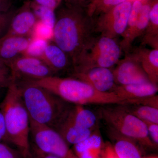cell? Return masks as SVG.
<instances>
[{
	"instance_id": "obj_1",
	"label": "cell",
	"mask_w": 158,
	"mask_h": 158,
	"mask_svg": "<svg viewBox=\"0 0 158 158\" xmlns=\"http://www.w3.org/2000/svg\"><path fill=\"white\" fill-rule=\"evenodd\" d=\"M95 21L77 7L63 9L56 16L53 40L74 66L94 38Z\"/></svg>"
},
{
	"instance_id": "obj_2",
	"label": "cell",
	"mask_w": 158,
	"mask_h": 158,
	"mask_svg": "<svg viewBox=\"0 0 158 158\" xmlns=\"http://www.w3.org/2000/svg\"><path fill=\"white\" fill-rule=\"evenodd\" d=\"M44 88L64 101L74 105H127L131 102L113 92H102L77 78L53 76L36 81L22 82Z\"/></svg>"
},
{
	"instance_id": "obj_3",
	"label": "cell",
	"mask_w": 158,
	"mask_h": 158,
	"mask_svg": "<svg viewBox=\"0 0 158 158\" xmlns=\"http://www.w3.org/2000/svg\"><path fill=\"white\" fill-rule=\"evenodd\" d=\"M6 125V143L14 145L23 158L31 155L30 119L23 102L19 86L13 81L0 104Z\"/></svg>"
},
{
	"instance_id": "obj_4",
	"label": "cell",
	"mask_w": 158,
	"mask_h": 158,
	"mask_svg": "<svg viewBox=\"0 0 158 158\" xmlns=\"http://www.w3.org/2000/svg\"><path fill=\"white\" fill-rule=\"evenodd\" d=\"M17 83L30 118L56 129L72 104L41 87L23 82Z\"/></svg>"
},
{
	"instance_id": "obj_5",
	"label": "cell",
	"mask_w": 158,
	"mask_h": 158,
	"mask_svg": "<svg viewBox=\"0 0 158 158\" xmlns=\"http://www.w3.org/2000/svg\"><path fill=\"white\" fill-rule=\"evenodd\" d=\"M99 113L112 131L144 145H153L144 122L130 112L125 105L102 107Z\"/></svg>"
},
{
	"instance_id": "obj_6",
	"label": "cell",
	"mask_w": 158,
	"mask_h": 158,
	"mask_svg": "<svg viewBox=\"0 0 158 158\" xmlns=\"http://www.w3.org/2000/svg\"><path fill=\"white\" fill-rule=\"evenodd\" d=\"M122 51L115 39L94 37L73 66L74 72L95 67L111 69L119 61Z\"/></svg>"
},
{
	"instance_id": "obj_7",
	"label": "cell",
	"mask_w": 158,
	"mask_h": 158,
	"mask_svg": "<svg viewBox=\"0 0 158 158\" xmlns=\"http://www.w3.org/2000/svg\"><path fill=\"white\" fill-rule=\"evenodd\" d=\"M30 119V138L34 149L59 158H78L56 130Z\"/></svg>"
},
{
	"instance_id": "obj_8",
	"label": "cell",
	"mask_w": 158,
	"mask_h": 158,
	"mask_svg": "<svg viewBox=\"0 0 158 158\" xmlns=\"http://www.w3.org/2000/svg\"><path fill=\"white\" fill-rule=\"evenodd\" d=\"M133 2L127 1L111 8L95 21V32L116 39L123 34Z\"/></svg>"
},
{
	"instance_id": "obj_9",
	"label": "cell",
	"mask_w": 158,
	"mask_h": 158,
	"mask_svg": "<svg viewBox=\"0 0 158 158\" xmlns=\"http://www.w3.org/2000/svg\"><path fill=\"white\" fill-rule=\"evenodd\" d=\"M11 69L13 80L23 82L36 81L56 76L41 59L24 55L6 61Z\"/></svg>"
},
{
	"instance_id": "obj_10",
	"label": "cell",
	"mask_w": 158,
	"mask_h": 158,
	"mask_svg": "<svg viewBox=\"0 0 158 158\" xmlns=\"http://www.w3.org/2000/svg\"><path fill=\"white\" fill-rule=\"evenodd\" d=\"M113 70L116 85L150 82L140 63L130 53L126 54L124 59L119 60Z\"/></svg>"
},
{
	"instance_id": "obj_11",
	"label": "cell",
	"mask_w": 158,
	"mask_h": 158,
	"mask_svg": "<svg viewBox=\"0 0 158 158\" xmlns=\"http://www.w3.org/2000/svg\"><path fill=\"white\" fill-rule=\"evenodd\" d=\"M74 76L100 92H112L116 85L110 68L93 67L74 72Z\"/></svg>"
},
{
	"instance_id": "obj_12",
	"label": "cell",
	"mask_w": 158,
	"mask_h": 158,
	"mask_svg": "<svg viewBox=\"0 0 158 158\" xmlns=\"http://www.w3.org/2000/svg\"><path fill=\"white\" fill-rule=\"evenodd\" d=\"M37 19L32 11L30 3H26L11 20L5 36L0 40L11 37H25L30 34Z\"/></svg>"
},
{
	"instance_id": "obj_13",
	"label": "cell",
	"mask_w": 158,
	"mask_h": 158,
	"mask_svg": "<svg viewBox=\"0 0 158 158\" xmlns=\"http://www.w3.org/2000/svg\"><path fill=\"white\" fill-rule=\"evenodd\" d=\"M158 91V86L151 82L116 85L112 92L122 98L129 101L131 104H135L136 99L149 97L156 95Z\"/></svg>"
},
{
	"instance_id": "obj_14",
	"label": "cell",
	"mask_w": 158,
	"mask_h": 158,
	"mask_svg": "<svg viewBox=\"0 0 158 158\" xmlns=\"http://www.w3.org/2000/svg\"><path fill=\"white\" fill-rule=\"evenodd\" d=\"M141 65L152 84L158 86V49L138 48L131 53Z\"/></svg>"
},
{
	"instance_id": "obj_15",
	"label": "cell",
	"mask_w": 158,
	"mask_h": 158,
	"mask_svg": "<svg viewBox=\"0 0 158 158\" xmlns=\"http://www.w3.org/2000/svg\"><path fill=\"white\" fill-rule=\"evenodd\" d=\"M66 116L56 131L67 144L74 145L78 144L88 138L93 133L94 130L77 125L66 118Z\"/></svg>"
},
{
	"instance_id": "obj_16",
	"label": "cell",
	"mask_w": 158,
	"mask_h": 158,
	"mask_svg": "<svg viewBox=\"0 0 158 158\" xmlns=\"http://www.w3.org/2000/svg\"><path fill=\"white\" fill-rule=\"evenodd\" d=\"M40 59L53 71L55 74L65 70L71 63L67 54L55 44H48Z\"/></svg>"
},
{
	"instance_id": "obj_17",
	"label": "cell",
	"mask_w": 158,
	"mask_h": 158,
	"mask_svg": "<svg viewBox=\"0 0 158 158\" xmlns=\"http://www.w3.org/2000/svg\"><path fill=\"white\" fill-rule=\"evenodd\" d=\"M98 130L87 139L74 145L76 155L79 158H100L103 149V142Z\"/></svg>"
},
{
	"instance_id": "obj_18",
	"label": "cell",
	"mask_w": 158,
	"mask_h": 158,
	"mask_svg": "<svg viewBox=\"0 0 158 158\" xmlns=\"http://www.w3.org/2000/svg\"><path fill=\"white\" fill-rule=\"evenodd\" d=\"M31 40L25 37H11L0 40V58L8 61L22 55Z\"/></svg>"
},
{
	"instance_id": "obj_19",
	"label": "cell",
	"mask_w": 158,
	"mask_h": 158,
	"mask_svg": "<svg viewBox=\"0 0 158 158\" xmlns=\"http://www.w3.org/2000/svg\"><path fill=\"white\" fill-rule=\"evenodd\" d=\"M66 117L75 124L85 128L94 130L96 127V115L83 106L72 105Z\"/></svg>"
},
{
	"instance_id": "obj_20",
	"label": "cell",
	"mask_w": 158,
	"mask_h": 158,
	"mask_svg": "<svg viewBox=\"0 0 158 158\" xmlns=\"http://www.w3.org/2000/svg\"><path fill=\"white\" fill-rule=\"evenodd\" d=\"M144 2L138 1H134L132 2L126 28L124 33L122 35V40L119 44L122 50L124 51L125 54L130 53L131 49L132 46L130 44V39L133 31L135 27Z\"/></svg>"
},
{
	"instance_id": "obj_21",
	"label": "cell",
	"mask_w": 158,
	"mask_h": 158,
	"mask_svg": "<svg viewBox=\"0 0 158 158\" xmlns=\"http://www.w3.org/2000/svg\"><path fill=\"white\" fill-rule=\"evenodd\" d=\"M142 44H148L158 49V2L155 0L150 5L148 23L144 34Z\"/></svg>"
},
{
	"instance_id": "obj_22",
	"label": "cell",
	"mask_w": 158,
	"mask_h": 158,
	"mask_svg": "<svg viewBox=\"0 0 158 158\" xmlns=\"http://www.w3.org/2000/svg\"><path fill=\"white\" fill-rule=\"evenodd\" d=\"M112 134L117 138L113 148L119 158H142L135 144L129 138H126L112 131Z\"/></svg>"
},
{
	"instance_id": "obj_23",
	"label": "cell",
	"mask_w": 158,
	"mask_h": 158,
	"mask_svg": "<svg viewBox=\"0 0 158 158\" xmlns=\"http://www.w3.org/2000/svg\"><path fill=\"white\" fill-rule=\"evenodd\" d=\"M133 107L126 108L132 114L144 122L153 123L158 124V108L148 106L135 105Z\"/></svg>"
},
{
	"instance_id": "obj_24",
	"label": "cell",
	"mask_w": 158,
	"mask_h": 158,
	"mask_svg": "<svg viewBox=\"0 0 158 158\" xmlns=\"http://www.w3.org/2000/svg\"><path fill=\"white\" fill-rule=\"evenodd\" d=\"M30 4V7L37 19L54 28L56 19L55 10L39 6L33 2Z\"/></svg>"
},
{
	"instance_id": "obj_25",
	"label": "cell",
	"mask_w": 158,
	"mask_h": 158,
	"mask_svg": "<svg viewBox=\"0 0 158 158\" xmlns=\"http://www.w3.org/2000/svg\"><path fill=\"white\" fill-rule=\"evenodd\" d=\"M48 44V41L44 40L31 38L27 48L22 55L40 59Z\"/></svg>"
},
{
	"instance_id": "obj_26",
	"label": "cell",
	"mask_w": 158,
	"mask_h": 158,
	"mask_svg": "<svg viewBox=\"0 0 158 158\" xmlns=\"http://www.w3.org/2000/svg\"><path fill=\"white\" fill-rule=\"evenodd\" d=\"M31 38L44 40L48 41L53 38L54 28L37 20L31 31Z\"/></svg>"
},
{
	"instance_id": "obj_27",
	"label": "cell",
	"mask_w": 158,
	"mask_h": 158,
	"mask_svg": "<svg viewBox=\"0 0 158 158\" xmlns=\"http://www.w3.org/2000/svg\"><path fill=\"white\" fill-rule=\"evenodd\" d=\"M127 1L130 0H97L92 3L88 12L92 16L96 11L105 13L111 8Z\"/></svg>"
},
{
	"instance_id": "obj_28",
	"label": "cell",
	"mask_w": 158,
	"mask_h": 158,
	"mask_svg": "<svg viewBox=\"0 0 158 158\" xmlns=\"http://www.w3.org/2000/svg\"><path fill=\"white\" fill-rule=\"evenodd\" d=\"M13 81L9 65L5 60L0 58V91L7 89Z\"/></svg>"
},
{
	"instance_id": "obj_29",
	"label": "cell",
	"mask_w": 158,
	"mask_h": 158,
	"mask_svg": "<svg viewBox=\"0 0 158 158\" xmlns=\"http://www.w3.org/2000/svg\"><path fill=\"white\" fill-rule=\"evenodd\" d=\"M15 13L9 11L7 12H0V40L6 35Z\"/></svg>"
},
{
	"instance_id": "obj_30",
	"label": "cell",
	"mask_w": 158,
	"mask_h": 158,
	"mask_svg": "<svg viewBox=\"0 0 158 158\" xmlns=\"http://www.w3.org/2000/svg\"><path fill=\"white\" fill-rule=\"evenodd\" d=\"M0 158H23L17 149H15L6 143L0 142Z\"/></svg>"
},
{
	"instance_id": "obj_31",
	"label": "cell",
	"mask_w": 158,
	"mask_h": 158,
	"mask_svg": "<svg viewBox=\"0 0 158 158\" xmlns=\"http://www.w3.org/2000/svg\"><path fill=\"white\" fill-rule=\"evenodd\" d=\"M147 127L148 132L154 144L158 143V124L153 123L144 122Z\"/></svg>"
},
{
	"instance_id": "obj_32",
	"label": "cell",
	"mask_w": 158,
	"mask_h": 158,
	"mask_svg": "<svg viewBox=\"0 0 158 158\" xmlns=\"http://www.w3.org/2000/svg\"><path fill=\"white\" fill-rule=\"evenodd\" d=\"M61 0H34L33 2L55 10L61 3Z\"/></svg>"
},
{
	"instance_id": "obj_33",
	"label": "cell",
	"mask_w": 158,
	"mask_h": 158,
	"mask_svg": "<svg viewBox=\"0 0 158 158\" xmlns=\"http://www.w3.org/2000/svg\"><path fill=\"white\" fill-rule=\"evenodd\" d=\"M100 158H119L113 146L107 143L103 148Z\"/></svg>"
},
{
	"instance_id": "obj_34",
	"label": "cell",
	"mask_w": 158,
	"mask_h": 158,
	"mask_svg": "<svg viewBox=\"0 0 158 158\" xmlns=\"http://www.w3.org/2000/svg\"><path fill=\"white\" fill-rule=\"evenodd\" d=\"M6 131L5 120L2 111L0 110V142L6 143Z\"/></svg>"
},
{
	"instance_id": "obj_35",
	"label": "cell",
	"mask_w": 158,
	"mask_h": 158,
	"mask_svg": "<svg viewBox=\"0 0 158 158\" xmlns=\"http://www.w3.org/2000/svg\"><path fill=\"white\" fill-rule=\"evenodd\" d=\"M11 6L10 0H0V12L9 11Z\"/></svg>"
},
{
	"instance_id": "obj_36",
	"label": "cell",
	"mask_w": 158,
	"mask_h": 158,
	"mask_svg": "<svg viewBox=\"0 0 158 158\" xmlns=\"http://www.w3.org/2000/svg\"><path fill=\"white\" fill-rule=\"evenodd\" d=\"M34 151L35 155L34 156L31 155L33 158H59L55 156L40 152L34 149Z\"/></svg>"
},
{
	"instance_id": "obj_37",
	"label": "cell",
	"mask_w": 158,
	"mask_h": 158,
	"mask_svg": "<svg viewBox=\"0 0 158 158\" xmlns=\"http://www.w3.org/2000/svg\"><path fill=\"white\" fill-rule=\"evenodd\" d=\"M140 1V2H145V1H146V0H130V1L131 2H134V1Z\"/></svg>"
},
{
	"instance_id": "obj_38",
	"label": "cell",
	"mask_w": 158,
	"mask_h": 158,
	"mask_svg": "<svg viewBox=\"0 0 158 158\" xmlns=\"http://www.w3.org/2000/svg\"><path fill=\"white\" fill-rule=\"evenodd\" d=\"M144 158H158L157 156H150L148 157H146Z\"/></svg>"
},
{
	"instance_id": "obj_39",
	"label": "cell",
	"mask_w": 158,
	"mask_h": 158,
	"mask_svg": "<svg viewBox=\"0 0 158 158\" xmlns=\"http://www.w3.org/2000/svg\"><path fill=\"white\" fill-rule=\"evenodd\" d=\"M97 1V0H94V1L93 2H95V1Z\"/></svg>"
}]
</instances>
